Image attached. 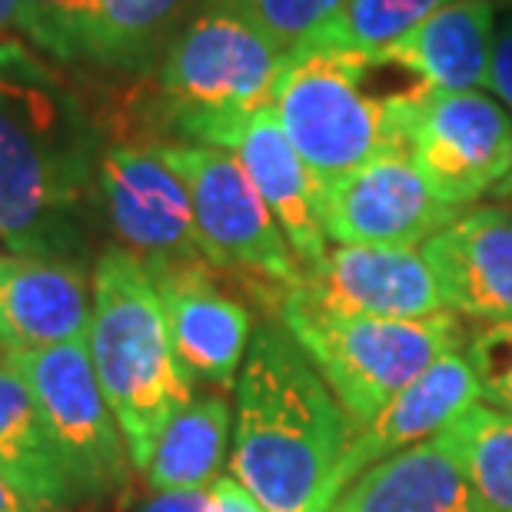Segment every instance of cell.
Wrapping results in <instances>:
<instances>
[{
    "label": "cell",
    "instance_id": "9",
    "mask_svg": "<svg viewBox=\"0 0 512 512\" xmlns=\"http://www.w3.org/2000/svg\"><path fill=\"white\" fill-rule=\"evenodd\" d=\"M7 360L34 389L50 443L74 479L80 499L124 489L130 456L94 373L87 340L27 356H7Z\"/></svg>",
    "mask_w": 512,
    "mask_h": 512
},
{
    "label": "cell",
    "instance_id": "24",
    "mask_svg": "<svg viewBox=\"0 0 512 512\" xmlns=\"http://www.w3.org/2000/svg\"><path fill=\"white\" fill-rule=\"evenodd\" d=\"M446 4H453V0H346L340 14L306 44L376 54Z\"/></svg>",
    "mask_w": 512,
    "mask_h": 512
},
{
    "label": "cell",
    "instance_id": "33",
    "mask_svg": "<svg viewBox=\"0 0 512 512\" xmlns=\"http://www.w3.org/2000/svg\"><path fill=\"white\" fill-rule=\"evenodd\" d=\"M496 197H512V170H509V177L496 187Z\"/></svg>",
    "mask_w": 512,
    "mask_h": 512
},
{
    "label": "cell",
    "instance_id": "19",
    "mask_svg": "<svg viewBox=\"0 0 512 512\" xmlns=\"http://www.w3.org/2000/svg\"><path fill=\"white\" fill-rule=\"evenodd\" d=\"M323 512H483L439 436L363 469Z\"/></svg>",
    "mask_w": 512,
    "mask_h": 512
},
{
    "label": "cell",
    "instance_id": "29",
    "mask_svg": "<svg viewBox=\"0 0 512 512\" xmlns=\"http://www.w3.org/2000/svg\"><path fill=\"white\" fill-rule=\"evenodd\" d=\"M207 512H266L247 486L233 476H217L210 486V506Z\"/></svg>",
    "mask_w": 512,
    "mask_h": 512
},
{
    "label": "cell",
    "instance_id": "16",
    "mask_svg": "<svg viewBox=\"0 0 512 512\" xmlns=\"http://www.w3.org/2000/svg\"><path fill=\"white\" fill-rule=\"evenodd\" d=\"M419 250L449 310L483 323L512 320V210L459 213Z\"/></svg>",
    "mask_w": 512,
    "mask_h": 512
},
{
    "label": "cell",
    "instance_id": "30",
    "mask_svg": "<svg viewBox=\"0 0 512 512\" xmlns=\"http://www.w3.org/2000/svg\"><path fill=\"white\" fill-rule=\"evenodd\" d=\"M210 489H180V493H157L143 512H207Z\"/></svg>",
    "mask_w": 512,
    "mask_h": 512
},
{
    "label": "cell",
    "instance_id": "8",
    "mask_svg": "<svg viewBox=\"0 0 512 512\" xmlns=\"http://www.w3.org/2000/svg\"><path fill=\"white\" fill-rule=\"evenodd\" d=\"M160 153L190 193L203 260L220 270L256 276L280 290L300 283L303 270L280 223L230 150L160 143Z\"/></svg>",
    "mask_w": 512,
    "mask_h": 512
},
{
    "label": "cell",
    "instance_id": "13",
    "mask_svg": "<svg viewBox=\"0 0 512 512\" xmlns=\"http://www.w3.org/2000/svg\"><path fill=\"white\" fill-rule=\"evenodd\" d=\"M290 290L323 310L376 320H426L449 310L419 247L326 250Z\"/></svg>",
    "mask_w": 512,
    "mask_h": 512
},
{
    "label": "cell",
    "instance_id": "14",
    "mask_svg": "<svg viewBox=\"0 0 512 512\" xmlns=\"http://www.w3.org/2000/svg\"><path fill=\"white\" fill-rule=\"evenodd\" d=\"M479 399H483L479 396V380L466 360V353L453 350L439 356L403 393L389 399L380 416L370 419L360 429H353V439L346 443L340 463L333 466L313 512H323L330 506L363 469H370L393 453H403V449L436 436L439 429H446L466 409H473Z\"/></svg>",
    "mask_w": 512,
    "mask_h": 512
},
{
    "label": "cell",
    "instance_id": "4",
    "mask_svg": "<svg viewBox=\"0 0 512 512\" xmlns=\"http://www.w3.org/2000/svg\"><path fill=\"white\" fill-rule=\"evenodd\" d=\"M286 60L240 0H200L160 57L163 117L187 143L230 150L273 104Z\"/></svg>",
    "mask_w": 512,
    "mask_h": 512
},
{
    "label": "cell",
    "instance_id": "12",
    "mask_svg": "<svg viewBox=\"0 0 512 512\" xmlns=\"http://www.w3.org/2000/svg\"><path fill=\"white\" fill-rule=\"evenodd\" d=\"M157 283L173 356L193 383L220 393L237 386V373L253 340V316L223 293L207 260L147 266Z\"/></svg>",
    "mask_w": 512,
    "mask_h": 512
},
{
    "label": "cell",
    "instance_id": "18",
    "mask_svg": "<svg viewBox=\"0 0 512 512\" xmlns=\"http://www.w3.org/2000/svg\"><path fill=\"white\" fill-rule=\"evenodd\" d=\"M496 27L493 0H453L376 54L429 90H476L486 84Z\"/></svg>",
    "mask_w": 512,
    "mask_h": 512
},
{
    "label": "cell",
    "instance_id": "25",
    "mask_svg": "<svg viewBox=\"0 0 512 512\" xmlns=\"http://www.w3.org/2000/svg\"><path fill=\"white\" fill-rule=\"evenodd\" d=\"M97 0H17V30L57 64L90 57Z\"/></svg>",
    "mask_w": 512,
    "mask_h": 512
},
{
    "label": "cell",
    "instance_id": "1",
    "mask_svg": "<svg viewBox=\"0 0 512 512\" xmlns=\"http://www.w3.org/2000/svg\"><path fill=\"white\" fill-rule=\"evenodd\" d=\"M100 133L70 84L17 40H0V243L77 260L97 187Z\"/></svg>",
    "mask_w": 512,
    "mask_h": 512
},
{
    "label": "cell",
    "instance_id": "32",
    "mask_svg": "<svg viewBox=\"0 0 512 512\" xmlns=\"http://www.w3.org/2000/svg\"><path fill=\"white\" fill-rule=\"evenodd\" d=\"M17 30V0H0V34Z\"/></svg>",
    "mask_w": 512,
    "mask_h": 512
},
{
    "label": "cell",
    "instance_id": "10",
    "mask_svg": "<svg viewBox=\"0 0 512 512\" xmlns=\"http://www.w3.org/2000/svg\"><path fill=\"white\" fill-rule=\"evenodd\" d=\"M97 197L120 247L147 266L203 260L190 193L160 147H107L97 163Z\"/></svg>",
    "mask_w": 512,
    "mask_h": 512
},
{
    "label": "cell",
    "instance_id": "31",
    "mask_svg": "<svg viewBox=\"0 0 512 512\" xmlns=\"http://www.w3.org/2000/svg\"><path fill=\"white\" fill-rule=\"evenodd\" d=\"M0 512H54V509L40 503L34 493H27V489L0 466Z\"/></svg>",
    "mask_w": 512,
    "mask_h": 512
},
{
    "label": "cell",
    "instance_id": "5",
    "mask_svg": "<svg viewBox=\"0 0 512 512\" xmlns=\"http://www.w3.org/2000/svg\"><path fill=\"white\" fill-rule=\"evenodd\" d=\"M376 77V54L303 44L276 80L270 107L320 190L386 150H403L393 107L413 90H380Z\"/></svg>",
    "mask_w": 512,
    "mask_h": 512
},
{
    "label": "cell",
    "instance_id": "26",
    "mask_svg": "<svg viewBox=\"0 0 512 512\" xmlns=\"http://www.w3.org/2000/svg\"><path fill=\"white\" fill-rule=\"evenodd\" d=\"M240 4L286 54H293L340 14L346 0H240Z\"/></svg>",
    "mask_w": 512,
    "mask_h": 512
},
{
    "label": "cell",
    "instance_id": "7",
    "mask_svg": "<svg viewBox=\"0 0 512 512\" xmlns=\"http://www.w3.org/2000/svg\"><path fill=\"white\" fill-rule=\"evenodd\" d=\"M396 137L446 207H466L512 170V117L493 94L419 87L393 107Z\"/></svg>",
    "mask_w": 512,
    "mask_h": 512
},
{
    "label": "cell",
    "instance_id": "27",
    "mask_svg": "<svg viewBox=\"0 0 512 512\" xmlns=\"http://www.w3.org/2000/svg\"><path fill=\"white\" fill-rule=\"evenodd\" d=\"M466 360L479 380V396L512 416V320L483 326L466 346Z\"/></svg>",
    "mask_w": 512,
    "mask_h": 512
},
{
    "label": "cell",
    "instance_id": "6",
    "mask_svg": "<svg viewBox=\"0 0 512 512\" xmlns=\"http://www.w3.org/2000/svg\"><path fill=\"white\" fill-rule=\"evenodd\" d=\"M280 323L310 356L336 403L360 429L439 356L459 350L463 330L453 310L426 320H376L313 306L300 293L280 296Z\"/></svg>",
    "mask_w": 512,
    "mask_h": 512
},
{
    "label": "cell",
    "instance_id": "15",
    "mask_svg": "<svg viewBox=\"0 0 512 512\" xmlns=\"http://www.w3.org/2000/svg\"><path fill=\"white\" fill-rule=\"evenodd\" d=\"M94 290L80 260L0 253V353L27 356L80 343L90 333Z\"/></svg>",
    "mask_w": 512,
    "mask_h": 512
},
{
    "label": "cell",
    "instance_id": "34",
    "mask_svg": "<svg viewBox=\"0 0 512 512\" xmlns=\"http://www.w3.org/2000/svg\"><path fill=\"white\" fill-rule=\"evenodd\" d=\"M506 4H512V0H506Z\"/></svg>",
    "mask_w": 512,
    "mask_h": 512
},
{
    "label": "cell",
    "instance_id": "17",
    "mask_svg": "<svg viewBox=\"0 0 512 512\" xmlns=\"http://www.w3.org/2000/svg\"><path fill=\"white\" fill-rule=\"evenodd\" d=\"M240 167L247 170L250 183L273 220L280 223L286 243L300 263V270H313L326 256V230L320 213V183L303 163L293 143L276 120L273 107L260 110L230 147Z\"/></svg>",
    "mask_w": 512,
    "mask_h": 512
},
{
    "label": "cell",
    "instance_id": "28",
    "mask_svg": "<svg viewBox=\"0 0 512 512\" xmlns=\"http://www.w3.org/2000/svg\"><path fill=\"white\" fill-rule=\"evenodd\" d=\"M486 87H489V94H493L499 104L506 107V114L512 117V14L496 27Z\"/></svg>",
    "mask_w": 512,
    "mask_h": 512
},
{
    "label": "cell",
    "instance_id": "21",
    "mask_svg": "<svg viewBox=\"0 0 512 512\" xmlns=\"http://www.w3.org/2000/svg\"><path fill=\"white\" fill-rule=\"evenodd\" d=\"M227 439L230 403L223 393L193 396L163 429L157 453L147 466L150 486L157 493L210 489L220 476V463L227 459Z\"/></svg>",
    "mask_w": 512,
    "mask_h": 512
},
{
    "label": "cell",
    "instance_id": "23",
    "mask_svg": "<svg viewBox=\"0 0 512 512\" xmlns=\"http://www.w3.org/2000/svg\"><path fill=\"white\" fill-rule=\"evenodd\" d=\"M436 436L463 466L483 512H512V416L476 403Z\"/></svg>",
    "mask_w": 512,
    "mask_h": 512
},
{
    "label": "cell",
    "instance_id": "20",
    "mask_svg": "<svg viewBox=\"0 0 512 512\" xmlns=\"http://www.w3.org/2000/svg\"><path fill=\"white\" fill-rule=\"evenodd\" d=\"M0 466L54 512L84 503L50 443L34 389L0 353Z\"/></svg>",
    "mask_w": 512,
    "mask_h": 512
},
{
    "label": "cell",
    "instance_id": "3",
    "mask_svg": "<svg viewBox=\"0 0 512 512\" xmlns=\"http://www.w3.org/2000/svg\"><path fill=\"white\" fill-rule=\"evenodd\" d=\"M90 306V360L133 469H147L163 429L193 399V380L173 356L167 316L147 263L124 247L100 253Z\"/></svg>",
    "mask_w": 512,
    "mask_h": 512
},
{
    "label": "cell",
    "instance_id": "2",
    "mask_svg": "<svg viewBox=\"0 0 512 512\" xmlns=\"http://www.w3.org/2000/svg\"><path fill=\"white\" fill-rule=\"evenodd\" d=\"M353 429L290 330L263 323L237 376L230 476L266 512H313Z\"/></svg>",
    "mask_w": 512,
    "mask_h": 512
},
{
    "label": "cell",
    "instance_id": "11",
    "mask_svg": "<svg viewBox=\"0 0 512 512\" xmlns=\"http://www.w3.org/2000/svg\"><path fill=\"white\" fill-rule=\"evenodd\" d=\"M326 240L340 247H423L459 217L429 190L406 150H386L320 190Z\"/></svg>",
    "mask_w": 512,
    "mask_h": 512
},
{
    "label": "cell",
    "instance_id": "22",
    "mask_svg": "<svg viewBox=\"0 0 512 512\" xmlns=\"http://www.w3.org/2000/svg\"><path fill=\"white\" fill-rule=\"evenodd\" d=\"M200 0H97L90 57L100 67L143 74L187 24Z\"/></svg>",
    "mask_w": 512,
    "mask_h": 512
}]
</instances>
